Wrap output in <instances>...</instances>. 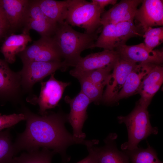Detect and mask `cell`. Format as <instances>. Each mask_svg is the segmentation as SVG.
<instances>
[{"label": "cell", "instance_id": "cell-1", "mask_svg": "<svg viewBox=\"0 0 163 163\" xmlns=\"http://www.w3.org/2000/svg\"><path fill=\"white\" fill-rule=\"evenodd\" d=\"M21 111L25 116L26 126L14 143L16 154L22 150L28 152L45 148L59 154L66 163L70 159L66 153L69 146L81 144L86 147L93 143L92 140L79 139L70 133L65 126L67 115L61 112L39 115L24 106Z\"/></svg>", "mask_w": 163, "mask_h": 163}, {"label": "cell", "instance_id": "cell-2", "mask_svg": "<svg viewBox=\"0 0 163 163\" xmlns=\"http://www.w3.org/2000/svg\"><path fill=\"white\" fill-rule=\"evenodd\" d=\"M97 31L91 34L81 33L73 29L64 21L58 24L52 37L64 59L69 66L75 67L85 50L94 48L98 37Z\"/></svg>", "mask_w": 163, "mask_h": 163}, {"label": "cell", "instance_id": "cell-3", "mask_svg": "<svg viewBox=\"0 0 163 163\" xmlns=\"http://www.w3.org/2000/svg\"><path fill=\"white\" fill-rule=\"evenodd\" d=\"M117 119L119 123L126 125L127 130L128 140L121 145L122 151L134 149L142 140L158 133V128L151 124L148 107L138 103L128 115L120 116Z\"/></svg>", "mask_w": 163, "mask_h": 163}, {"label": "cell", "instance_id": "cell-4", "mask_svg": "<svg viewBox=\"0 0 163 163\" xmlns=\"http://www.w3.org/2000/svg\"><path fill=\"white\" fill-rule=\"evenodd\" d=\"M64 21L69 25L83 28L85 33L97 31L101 25V16L104 11L95 3L85 0H67Z\"/></svg>", "mask_w": 163, "mask_h": 163}, {"label": "cell", "instance_id": "cell-5", "mask_svg": "<svg viewBox=\"0 0 163 163\" xmlns=\"http://www.w3.org/2000/svg\"><path fill=\"white\" fill-rule=\"evenodd\" d=\"M103 29L94 45L104 50H115L125 45L131 37L143 36V33L133 21H126L102 25Z\"/></svg>", "mask_w": 163, "mask_h": 163}, {"label": "cell", "instance_id": "cell-6", "mask_svg": "<svg viewBox=\"0 0 163 163\" xmlns=\"http://www.w3.org/2000/svg\"><path fill=\"white\" fill-rule=\"evenodd\" d=\"M22 69L19 72L21 87L30 90L36 83L58 70L64 71L69 67L64 61H30L22 62Z\"/></svg>", "mask_w": 163, "mask_h": 163}, {"label": "cell", "instance_id": "cell-7", "mask_svg": "<svg viewBox=\"0 0 163 163\" xmlns=\"http://www.w3.org/2000/svg\"><path fill=\"white\" fill-rule=\"evenodd\" d=\"M22 62L61 61L62 57L52 37H41L18 54Z\"/></svg>", "mask_w": 163, "mask_h": 163}, {"label": "cell", "instance_id": "cell-8", "mask_svg": "<svg viewBox=\"0 0 163 163\" xmlns=\"http://www.w3.org/2000/svg\"><path fill=\"white\" fill-rule=\"evenodd\" d=\"M55 73L50 75L47 81L41 82V88L39 96L34 97L29 102L39 106V113L43 115L47 110L55 108L60 100L66 88L70 84L69 82H63L57 80Z\"/></svg>", "mask_w": 163, "mask_h": 163}, {"label": "cell", "instance_id": "cell-9", "mask_svg": "<svg viewBox=\"0 0 163 163\" xmlns=\"http://www.w3.org/2000/svg\"><path fill=\"white\" fill-rule=\"evenodd\" d=\"M58 24L49 19L42 11L36 0H29L23 20V33L29 34L30 30L36 31L41 37H52Z\"/></svg>", "mask_w": 163, "mask_h": 163}, {"label": "cell", "instance_id": "cell-10", "mask_svg": "<svg viewBox=\"0 0 163 163\" xmlns=\"http://www.w3.org/2000/svg\"><path fill=\"white\" fill-rule=\"evenodd\" d=\"M64 100L70 107L69 113L67 115V119L72 127L73 135L78 139H85L86 135L83 133L82 129L87 118L88 107L91 102L81 91L73 98L66 96Z\"/></svg>", "mask_w": 163, "mask_h": 163}, {"label": "cell", "instance_id": "cell-11", "mask_svg": "<svg viewBox=\"0 0 163 163\" xmlns=\"http://www.w3.org/2000/svg\"><path fill=\"white\" fill-rule=\"evenodd\" d=\"M138 64L120 57L114 65L103 94L102 100L104 103H114L115 97L123 86L128 75Z\"/></svg>", "mask_w": 163, "mask_h": 163}, {"label": "cell", "instance_id": "cell-12", "mask_svg": "<svg viewBox=\"0 0 163 163\" xmlns=\"http://www.w3.org/2000/svg\"><path fill=\"white\" fill-rule=\"evenodd\" d=\"M120 58L137 63H151L161 65L163 52L158 50H150L144 43L133 45L126 44L115 50Z\"/></svg>", "mask_w": 163, "mask_h": 163}, {"label": "cell", "instance_id": "cell-13", "mask_svg": "<svg viewBox=\"0 0 163 163\" xmlns=\"http://www.w3.org/2000/svg\"><path fill=\"white\" fill-rule=\"evenodd\" d=\"M137 9L134 18L143 33L148 28L163 25V2L161 0H144Z\"/></svg>", "mask_w": 163, "mask_h": 163}, {"label": "cell", "instance_id": "cell-14", "mask_svg": "<svg viewBox=\"0 0 163 163\" xmlns=\"http://www.w3.org/2000/svg\"><path fill=\"white\" fill-rule=\"evenodd\" d=\"M21 88L19 72L12 71L8 63L0 59V101H15L18 98Z\"/></svg>", "mask_w": 163, "mask_h": 163}, {"label": "cell", "instance_id": "cell-15", "mask_svg": "<svg viewBox=\"0 0 163 163\" xmlns=\"http://www.w3.org/2000/svg\"><path fill=\"white\" fill-rule=\"evenodd\" d=\"M142 0H122L101 14L102 25L133 21L138 6Z\"/></svg>", "mask_w": 163, "mask_h": 163}, {"label": "cell", "instance_id": "cell-16", "mask_svg": "<svg viewBox=\"0 0 163 163\" xmlns=\"http://www.w3.org/2000/svg\"><path fill=\"white\" fill-rule=\"evenodd\" d=\"M119 58L116 51L104 50L82 57L74 69L81 71L105 68L112 70Z\"/></svg>", "mask_w": 163, "mask_h": 163}, {"label": "cell", "instance_id": "cell-17", "mask_svg": "<svg viewBox=\"0 0 163 163\" xmlns=\"http://www.w3.org/2000/svg\"><path fill=\"white\" fill-rule=\"evenodd\" d=\"M163 82V67L162 65H156L146 75L140 85L138 93L141 97L138 103L148 107Z\"/></svg>", "mask_w": 163, "mask_h": 163}, {"label": "cell", "instance_id": "cell-18", "mask_svg": "<svg viewBox=\"0 0 163 163\" xmlns=\"http://www.w3.org/2000/svg\"><path fill=\"white\" fill-rule=\"evenodd\" d=\"M155 65L138 63L128 75L123 86L115 97L114 102L138 93L144 78Z\"/></svg>", "mask_w": 163, "mask_h": 163}, {"label": "cell", "instance_id": "cell-19", "mask_svg": "<svg viewBox=\"0 0 163 163\" xmlns=\"http://www.w3.org/2000/svg\"><path fill=\"white\" fill-rule=\"evenodd\" d=\"M117 135L110 133L104 140V145L98 147V163H130L127 155L117 148Z\"/></svg>", "mask_w": 163, "mask_h": 163}, {"label": "cell", "instance_id": "cell-20", "mask_svg": "<svg viewBox=\"0 0 163 163\" xmlns=\"http://www.w3.org/2000/svg\"><path fill=\"white\" fill-rule=\"evenodd\" d=\"M28 0H0V6L4 12L10 28L22 27Z\"/></svg>", "mask_w": 163, "mask_h": 163}, {"label": "cell", "instance_id": "cell-21", "mask_svg": "<svg viewBox=\"0 0 163 163\" xmlns=\"http://www.w3.org/2000/svg\"><path fill=\"white\" fill-rule=\"evenodd\" d=\"M32 40L29 34H12L7 37L1 49L4 60L8 63L12 64L16 60V56L22 52L27 44Z\"/></svg>", "mask_w": 163, "mask_h": 163}, {"label": "cell", "instance_id": "cell-22", "mask_svg": "<svg viewBox=\"0 0 163 163\" xmlns=\"http://www.w3.org/2000/svg\"><path fill=\"white\" fill-rule=\"evenodd\" d=\"M43 13L50 20L57 24L64 21L68 5L67 0H36Z\"/></svg>", "mask_w": 163, "mask_h": 163}, {"label": "cell", "instance_id": "cell-23", "mask_svg": "<svg viewBox=\"0 0 163 163\" xmlns=\"http://www.w3.org/2000/svg\"><path fill=\"white\" fill-rule=\"evenodd\" d=\"M55 153L45 148L24 152L18 157H14L11 163H51Z\"/></svg>", "mask_w": 163, "mask_h": 163}, {"label": "cell", "instance_id": "cell-24", "mask_svg": "<svg viewBox=\"0 0 163 163\" xmlns=\"http://www.w3.org/2000/svg\"><path fill=\"white\" fill-rule=\"evenodd\" d=\"M145 149L137 147L123 151L128 156L130 163H163L158 158L155 150L147 142Z\"/></svg>", "mask_w": 163, "mask_h": 163}, {"label": "cell", "instance_id": "cell-25", "mask_svg": "<svg viewBox=\"0 0 163 163\" xmlns=\"http://www.w3.org/2000/svg\"><path fill=\"white\" fill-rule=\"evenodd\" d=\"M69 73L78 80L81 85V91L91 102H93L97 104L102 100L103 89L93 84L82 75L73 73L69 72Z\"/></svg>", "mask_w": 163, "mask_h": 163}, {"label": "cell", "instance_id": "cell-26", "mask_svg": "<svg viewBox=\"0 0 163 163\" xmlns=\"http://www.w3.org/2000/svg\"><path fill=\"white\" fill-rule=\"evenodd\" d=\"M16 155L9 128L0 132V163H11Z\"/></svg>", "mask_w": 163, "mask_h": 163}, {"label": "cell", "instance_id": "cell-27", "mask_svg": "<svg viewBox=\"0 0 163 163\" xmlns=\"http://www.w3.org/2000/svg\"><path fill=\"white\" fill-rule=\"evenodd\" d=\"M111 70L109 69L105 68L90 71H81L74 68L70 70L69 72L82 75L87 78L93 84L103 89L107 84Z\"/></svg>", "mask_w": 163, "mask_h": 163}, {"label": "cell", "instance_id": "cell-28", "mask_svg": "<svg viewBox=\"0 0 163 163\" xmlns=\"http://www.w3.org/2000/svg\"><path fill=\"white\" fill-rule=\"evenodd\" d=\"M25 120V115L22 113L2 115L0 113V132L2 130L11 128L20 121Z\"/></svg>", "mask_w": 163, "mask_h": 163}, {"label": "cell", "instance_id": "cell-29", "mask_svg": "<svg viewBox=\"0 0 163 163\" xmlns=\"http://www.w3.org/2000/svg\"><path fill=\"white\" fill-rule=\"evenodd\" d=\"M144 38V43L146 47L153 50L161 44L163 41V34L154 31H146L142 36Z\"/></svg>", "mask_w": 163, "mask_h": 163}, {"label": "cell", "instance_id": "cell-30", "mask_svg": "<svg viewBox=\"0 0 163 163\" xmlns=\"http://www.w3.org/2000/svg\"><path fill=\"white\" fill-rule=\"evenodd\" d=\"M88 154L85 158L76 163H98V147H87Z\"/></svg>", "mask_w": 163, "mask_h": 163}, {"label": "cell", "instance_id": "cell-31", "mask_svg": "<svg viewBox=\"0 0 163 163\" xmlns=\"http://www.w3.org/2000/svg\"><path fill=\"white\" fill-rule=\"evenodd\" d=\"M117 0H92L91 1L96 4L102 10L104 11L105 7L107 5H114L116 4Z\"/></svg>", "mask_w": 163, "mask_h": 163}, {"label": "cell", "instance_id": "cell-32", "mask_svg": "<svg viewBox=\"0 0 163 163\" xmlns=\"http://www.w3.org/2000/svg\"><path fill=\"white\" fill-rule=\"evenodd\" d=\"M0 25L7 30L10 28V26L5 15L0 6Z\"/></svg>", "mask_w": 163, "mask_h": 163}, {"label": "cell", "instance_id": "cell-33", "mask_svg": "<svg viewBox=\"0 0 163 163\" xmlns=\"http://www.w3.org/2000/svg\"><path fill=\"white\" fill-rule=\"evenodd\" d=\"M7 29L0 25V37L5 33Z\"/></svg>", "mask_w": 163, "mask_h": 163}]
</instances>
